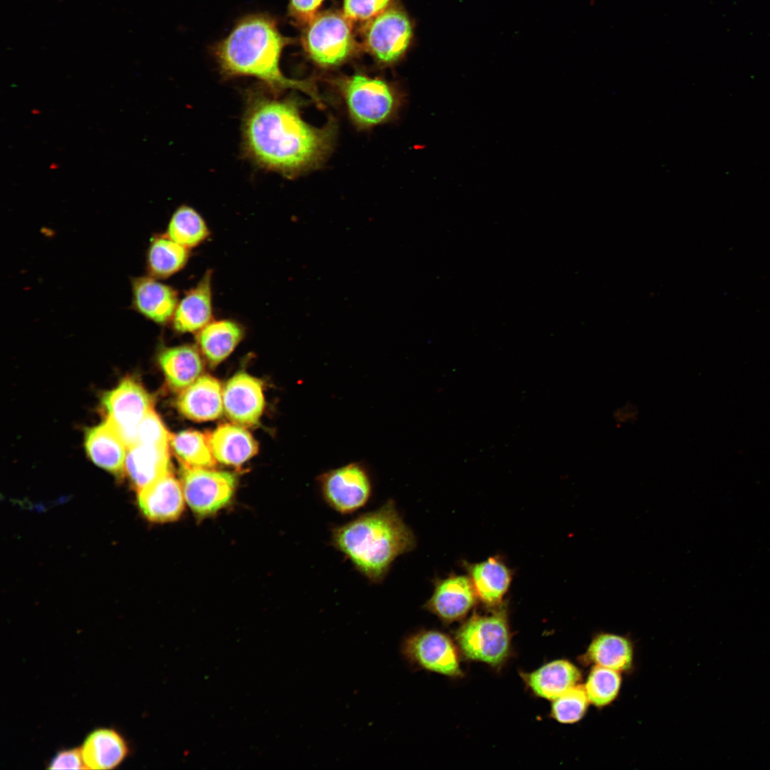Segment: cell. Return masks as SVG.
<instances>
[{
	"instance_id": "cell-1",
	"label": "cell",
	"mask_w": 770,
	"mask_h": 770,
	"mask_svg": "<svg viewBox=\"0 0 770 770\" xmlns=\"http://www.w3.org/2000/svg\"><path fill=\"white\" fill-rule=\"evenodd\" d=\"M333 138L332 123L322 128L308 124L292 100L250 98L242 123L244 150L265 170L294 176L319 165Z\"/></svg>"
},
{
	"instance_id": "cell-2",
	"label": "cell",
	"mask_w": 770,
	"mask_h": 770,
	"mask_svg": "<svg viewBox=\"0 0 770 770\" xmlns=\"http://www.w3.org/2000/svg\"><path fill=\"white\" fill-rule=\"evenodd\" d=\"M330 544L368 582L378 585L395 560L416 546L394 500L331 529Z\"/></svg>"
},
{
	"instance_id": "cell-3",
	"label": "cell",
	"mask_w": 770,
	"mask_h": 770,
	"mask_svg": "<svg viewBox=\"0 0 770 770\" xmlns=\"http://www.w3.org/2000/svg\"><path fill=\"white\" fill-rule=\"evenodd\" d=\"M287 42L272 17L255 14L240 19L213 51L221 73L227 77H255L274 91L299 90L322 106L312 83L289 78L282 72L280 58Z\"/></svg>"
},
{
	"instance_id": "cell-4",
	"label": "cell",
	"mask_w": 770,
	"mask_h": 770,
	"mask_svg": "<svg viewBox=\"0 0 770 770\" xmlns=\"http://www.w3.org/2000/svg\"><path fill=\"white\" fill-rule=\"evenodd\" d=\"M339 87L351 118L359 126L384 123L398 107L396 92L384 80L354 74L342 79Z\"/></svg>"
},
{
	"instance_id": "cell-5",
	"label": "cell",
	"mask_w": 770,
	"mask_h": 770,
	"mask_svg": "<svg viewBox=\"0 0 770 770\" xmlns=\"http://www.w3.org/2000/svg\"><path fill=\"white\" fill-rule=\"evenodd\" d=\"M302 40L309 57L325 67L345 61L356 48L351 21L335 11L317 14L305 26Z\"/></svg>"
},
{
	"instance_id": "cell-6",
	"label": "cell",
	"mask_w": 770,
	"mask_h": 770,
	"mask_svg": "<svg viewBox=\"0 0 770 770\" xmlns=\"http://www.w3.org/2000/svg\"><path fill=\"white\" fill-rule=\"evenodd\" d=\"M456 640L467 658L493 666L501 664L510 650L505 610L489 615H474L458 630Z\"/></svg>"
},
{
	"instance_id": "cell-7",
	"label": "cell",
	"mask_w": 770,
	"mask_h": 770,
	"mask_svg": "<svg viewBox=\"0 0 770 770\" xmlns=\"http://www.w3.org/2000/svg\"><path fill=\"white\" fill-rule=\"evenodd\" d=\"M316 481L324 503L343 515L354 513L366 506L373 493L371 475L359 462L322 473Z\"/></svg>"
},
{
	"instance_id": "cell-8",
	"label": "cell",
	"mask_w": 770,
	"mask_h": 770,
	"mask_svg": "<svg viewBox=\"0 0 770 770\" xmlns=\"http://www.w3.org/2000/svg\"><path fill=\"white\" fill-rule=\"evenodd\" d=\"M361 36L366 49L377 61L391 63L408 49L413 37V26L404 11L392 6L366 21Z\"/></svg>"
},
{
	"instance_id": "cell-9",
	"label": "cell",
	"mask_w": 770,
	"mask_h": 770,
	"mask_svg": "<svg viewBox=\"0 0 770 770\" xmlns=\"http://www.w3.org/2000/svg\"><path fill=\"white\" fill-rule=\"evenodd\" d=\"M101 404L106 419L118 430L127 447L134 444L139 423L153 409L152 399L145 389L133 378L125 377L103 396Z\"/></svg>"
},
{
	"instance_id": "cell-10",
	"label": "cell",
	"mask_w": 770,
	"mask_h": 770,
	"mask_svg": "<svg viewBox=\"0 0 770 770\" xmlns=\"http://www.w3.org/2000/svg\"><path fill=\"white\" fill-rule=\"evenodd\" d=\"M401 653L411 668L449 677L462 674L453 643L439 631L421 630L407 635L401 642Z\"/></svg>"
},
{
	"instance_id": "cell-11",
	"label": "cell",
	"mask_w": 770,
	"mask_h": 770,
	"mask_svg": "<svg viewBox=\"0 0 770 770\" xmlns=\"http://www.w3.org/2000/svg\"><path fill=\"white\" fill-rule=\"evenodd\" d=\"M181 473L185 499L195 513L201 516L213 514L230 501L236 486L234 474L185 466Z\"/></svg>"
},
{
	"instance_id": "cell-12",
	"label": "cell",
	"mask_w": 770,
	"mask_h": 770,
	"mask_svg": "<svg viewBox=\"0 0 770 770\" xmlns=\"http://www.w3.org/2000/svg\"><path fill=\"white\" fill-rule=\"evenodd\" d=\"M223 409L232 421L243 426L259 422L265 407L262 382L247 373L239 372L226 384L222 391Z\"/></svg>"
},
{
	"instance_id": "cell-13",
	"label": "cell",
	"mask_w": 770,
	"mask_h": 770,
	"mask_svg": "<svg viewBox=\"0 0 770 770\" xmlns=\"http://www.w3.org/2000/svg\"><path fill=\"white\" fill-rule=\"evenodd\" d=\"M478 598L470 578L449 576L434 583L431 596L423 608L445 622L463 617Z\"/></svg>"
},
{
	"instance_id": "cell-14",
	"label": "cell",
	"mask_w": 770,
	"mask_h": 770,
	"mask_svg": "<svg viewBox=\"0 0 770 770\" xmlns=\"http://www.w3.org/2000/svg\"><path fill=\"white\" fill-rule=\"evenodd\" d=\"M182 485L171 471L138 491V505L143 515L158 523L178 519L184 508Z\"/></svg>"
},
{
	"instance_id": "cell-15",
	"label": "cell",
	"mask_w": 770,
	"mask_h": 770,
	"mask_svg": "<svg viewBox=\"0 0 770 770\" xmlns=\"http://www.w3.org/2000/svg\"><path fill=\"white\" fill-rule=\"evenodd\" d=\"M132 306L146 319L164 324L170 321L178 303V292L151 276L132 279Z\"/></svg>"
},
{
	"instance_id": "cell-16",
	"label": "cell",
	"mask_w": 770,
	"mask_h": 770,
	"mask_svg": "<svg viewBox=\"0 0 770 770\" xmlns=\"http://www.w3.org/2000/svg\"><path fill=\"white\" fill-rule=\"evenodd\" d=\"M170 471L168 445L137 442L128 447L124 471L138 491Z\"/></svg>"
},
{
	"instance_id": "cell-17",
	"label": "cell",
	"mask_w": 770,
	"mask_h": 770,
	"mask_svg": "<svg viewBox=\"0 0 770 770\" xmlns=\"http://www.w3.org/2000/svg\"><path fill=\"white\" fill-rule=\"evenodd\" d=\"M177 408L185 417L195 421L217 419L223 411L220 382L205 375L183 390L177 399Z\"/></svg>"
},
{
	"instance_id": "cell-18",
	"label": "cell",
	"mask_w": 770,
	"mask_h": 770,
	"mask_svg": "<svg viewBox=\"0 0 770 770\" xmlns=\"http://www.w3.org/2000/svg\"><path fill=\"white\" fill-rule=\"evenodd\" d=\"M85 445L88 456L96 465L115 474L123 473L128 447L108 420L86 431Z\"/></svg>"
},
{
	"instance_id": "cell-19",
	"label": "cell",
	"mask_w": 770,
	"mask_h": 770,
	"mask_svg": "<svg viewBox=\"0 0 770 770\" xmlns=\"http://www.w3.org/2000/svg\"><path fill=\"white\" fill-rule=\"evenodd\" d=\"M211 277V272H207L196 286L178 302L172 318L176 331L194 332L210 322L212 315Z\"/></svg>"
},
{
	"instance_id": "cell-20",
	"label": "cell",
	"mask_w": 770,
	"mask_h": 770,
	"mask_svg": "<svg viewBox=\"0 0 770 770\" xmlns=\"http://www.w3.org/2000/svg\"><path fill=\"white\" fill-rule=\"evenodd\" d=\"M80 749L86 769H113L120 764L128 754L124 737L110 728H100L91 732Z\"/></svg>"
},
{
	"instance_id": "cell-21",
	"label": "cell",
	"mask_w": 770,
	"mask_h": 770,
	"mask_svg": "<svg viewBox=\"0 0 770 770\" xmlns=\"http://www.w3.org/2000/svg\"><path fill=\"white\" fill-rule=\"evenodd\" d=\"M209 441L215 460L225 465L240 466L258 450L250 433L235 424L220 425L211 433Z\"/></svg>"
},
{
	"instance_id": "cell-22",
	"label": "cell",
	"mask_w": 770,
	"mask_h": 770,
	"mask_svg": "<svg viewBox=\"0 0 770 770\" xmlns=\"http://www.w3.org/2000/svg\"><path fill=\"white\" fill-rule=\"evenodd\" d=\"M469 578L478 598L489 606L500 604L510 586L512 573L499 559L468 565Z\"/></svg>"
},
{
	"instance_id": "cell-23",
	"label": "cell",
	"mask_w": 770,
	"mask_h": 770,
	"mask_svg": "<svg viewBox=\"0 0 770 770\" xmlns=\"http://www.w3.org/2000/svg\"><path fill=\"white\" fill-rule=\"evenodd\" d=\"M159 364L171 388L183 391L191 385L202 371L198 351L191 345L164 349L158 356Z\"/></svg>"
},
{
	"instance_id": "cell-24",
	"label": "cell",
	"mask_w": 770,
	"mask_h": 770,
	"mask_svg": "<svg viewBox=\"0 0 770 770\" xmlns=\"http://www.w3.org/2000/svg\"><path fill=\"white\" fill-rule=\"evenodd\" d=\"M580 670L567 660H556L524 675L527 684L538 696L555 700L580 679Z\"/></svg>"
},
{
	"instance_id": "cell-25",
	"label": "cell",
	"mask_w": 770,
	"mask_h": 770,
	"mask_svg": "<svg viewBox=\"0 0 770 770\" xmlns=\"http://www.w3.org/2000/svg\"><path fill=\"white\" fill-rule=\"evenodd\" d=\"M243 335V329L237 322L222 319L210 322L200 329L197 342L210 364L217 365L232 352Z\"/></svg>"
},
{
	"instance_id": "cell-26",
	"label": "cell",
	"mask_w": 770,
	"mask_h": 770,
	"mask_svg": "<svg viewBox=\"0 0 770 770\" xmlns=\"http://www.w3.org/2000/svg\"><path fill=\"white\" fill-rule=\"evenodd\" d=\"M188 257V248L166 235H157L151 240L147 252V270L150 276L165 279L183 269Z\"/></svg>"
},
{
	"instance_id": "cell-27",
	"label": "cell",
	"mask_w": 770,
	"mask_h": 770,
	"mask_svg": "<svg viewBox=\"0 0 770 770\" xmlns=\"http://www.w3.org/2000/svg\"><path fill=\"white\" fill-rule=\"evenodd\" d=\"M633 650L626 638L613 634L598 635L590 643L587 659L597 666L624 671L630 668Z\"/></svg>"
},
{
	"instance_id": "cell-28",
	"label": "cell",
	"mask_w": 770,
	"mask_h": 770,
	"mask_svg": "<svg viewBox=\"0 0 770 770\" xmlns=\"http://www.w3.org/2000/svg\"><path fill=\"white\" fill-rule=\"evenodd\" d=\"M170 443L183 466L209 468L215 466L209 438L201 432L186 430L171 435Z\"/></svg>"
},
{
	"instance_id": "cell-29",
	"label": "cell",
	"mask_w": 770,
	"mask_h": 770,
	"mask_svg": "<svg viewBox=\"0 0 770 770\" xmlns=\"http://www.w3.org/2000/svg\"><path fill=\"white\" fill-rule=\"evenodd\" d=\"M208 227L201 215L187 205L179 207L173 214L166 235L189 249L199 245L209 235Z\"/></svg>"
},
{
	"instance_id": "cell-30",
	"label": "cell",
	"mask_w": 770,
	"mask_h": 770,
	"mask_svg": "<svg viewBox=\"0 0 770 770\" xmlns=\"http://www.w3.org/2000/svg\"><path fill=\"white\" fill-rule=\"evenodd\" d=\"M620 684L621 677L617 671L597 666L591 670L585 689L590 702L603 707L615 699Z\"/></svg>"
},
{
	"instance_id": "cell-31",
	"label": "cell",
	"mask_w": 770,
	"mask_h": 770,
	"mask_svg": "<svg viewBox=\"0 0 770 770\" xmlns=\"http://www.w3.org/2000/svg\"><path fill=\"white\" fill-rule=\"evenodd\" d=\"M589 702L585 687L575 685L554 700L553 717L560 723H575L583 717Z\"/></svg>"
},
{
	"instance_id": "cell-32",
	"label": "cell",
	"mask_w": 770,
	"mask_h": 770,
	"mask_svg": "<svg viewBox=\"0 0 770 770\" xmlns=\"http://www.w3.org/2000/svg\"><path fill=\"white\" fill-rule=\"evenodd\" d=\"M170 436L160 419L152 409L139 423L135 443L168 445Z\"/></svg>"
},
{
	"instance_id": "cell-33",
	"label": "cell",
	"mask_w": 770,
	"mask_h": 770,
	"mask_svg": "<svg viewBox=\"0 0 770 770\" xmlns=\"http://www.w3.org/2000/svg\"><path fill=\"white\" fill-rule=\"evenodd\" d=\"M391 0H344V16L351 21H368L389 7Z\"/></svg>"
},
{
	"instance_id": "cell-34",
	"label": "cell",
	"mask_w": 770,
	"mask_h": 770,
	"mask_svg": "<svg viewBox=\"0 0 770 770\" xmlns=\"http://www.w3.org/2000/svg\"><path fill=\"white\" fill-rule=\"evenodd\" d=\"M324 0H289L288 13L292 20L299 26H305L317 14Z\"/></svg>"
},
{
	"instance_id": "cell-35",
	"label": "cell",
	"mask_w": 770,
	"mask_h": 770,
	"mask_svg": "<svg viewBox=\"0 0 770 770\" xmlns=\"http://www.w3.org/2000/svg\"><path fill=\"white\" fill-rule=\"evenodd\" d=\"M50 769H83L81 749L75 748L58 752L48 764Z\"/></svg>"
}]
</instances>
